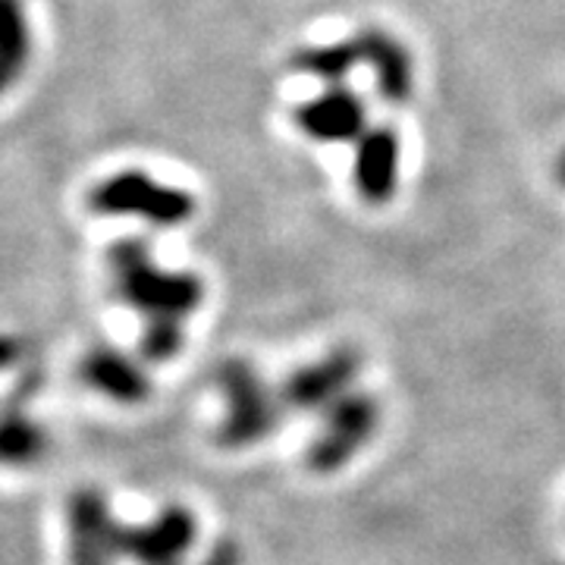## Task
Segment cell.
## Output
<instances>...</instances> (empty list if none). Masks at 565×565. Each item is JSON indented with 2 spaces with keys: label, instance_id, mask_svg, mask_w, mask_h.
<instances>
[{
  "label": "cell",
  "instance_id": "10",
  "mask_svg": "<svg viewBox=\"0 0 565 565\" xmlns=\"http://www.w3.org/2000/svg\"><path fill=\"white\" fill-rule=\"evenodd\" d=\"M362 63L374 73L377 98L386 107H405L415 95V61L403 41L381 25H367L355 35Z\"/></svg>",
  "mask_w": 565,
  "mask_h": 565
},
{
  "label": "cell",
  "instance_id": "14",
  "mask_svg": "<svg viewBox=\"0 0 565 565\" xmlns=\"http://www.w3.org/2000/svg\"><path fill=\"white\" fill-rule=\"evenodd\" d=\"M289 66L296 73H305L311 79L323 82V85H343V79L362 66V54H359V44L352 41H330V44H308V47H299L292 57H289Z\"/></svg>",
  "mask_w": 565,
  "mask_h": 565
},
{
  "label": "cell",
  "instance_id": "8",
  "mask_svg": "<svg viewBox=\"0 0 565 565\" xmlns=\"http://www.w3.org/2000/svg\"><path fill=\"white\" fill-rule=\"evenodd\" d=\"M296 129L321 145L359 141L367 129V104L349 85H327L321 95L292 110Z\"/></svg>",
  "mask_w": 565,
  "mask_h": 565
},
{
  "label": "cell",
  "instance_id": "6",
  "mask_svg": "<svg viewBox=\"0 0 565 565\" xmlns=\"http://www.w3.org/2000/svg\"><path fill=\"white\" fill-rule=\"evenodd\" d=\"M70 522V565H117L120 559V522L114 519L107 497L95 487H82L66 505Z\"/></svg>",
  "mask_w": 565,
  "mask_h": 565
},
{
  "label": "cell",
  "instance_id": "7",
  "mask_svg": "<svg viewBox=\"0 0 565 565\" xmlns=\"http://www.w3.org/2000/svg\"><path fill=\"white\" fill-rule=\"evenodd\" d=\"M359 371H362V355L355 349L345 345L333 349L318 362L292 371V377L280 390L282 405L302 412H327L330 405H337L352 393Z\"/></svg>",
  "mask_w": 565,
  "mask_h": 565
},
{
  "label": "cell",
  "instance_id": "1",
  "mask_svg": "<svg viewBox=\"0 0 565 565\" xmlns=\"http://www.w3.org/2000/svg\"><path fill=\"white\" fill-rule=\"evenodd\" d=\"M107 270L114 296L126 308L139 311L145 323H185V318L204 302L202 277L192 270L161 267L139 236H126L107 245Z\"/></svg>",
  "mask_w": 565,
  "mask_h": 565
},
{
  "label": "cell",
  "instance_id": "9",
  "mask_svg": "<svg viewBox=\"0 0 565 565\" xmlns=\"http://www.w3.org/2000/svg\"><path fill=\"white\" fill-rule=\"evenodd\" d=\"M399 161H403V139L393 126H367L355 141L352 182L364 204L384 207L399 189Z\"/></svg>",
  "mask_w": 565,
  "mask_h": 565
},
{
  "label": "cell",
  "instance_id": "3",
  "mask_svg": "<svg viewBox=\"0 0 565 565\" xmlns=\"http://www.w3.org/2000/svg\"><path fill=\"white\" fill-rule=\"evenodd\" d=\"M217 384L226 399V418H223L217 440L230 449H243L258 444L267 434L277 430L282 418L280 393L264 384L255 364L243 359H230L217 367Z\"/></svg>",
  "mask_w": 565,
  "mask_h": 565
},
{
  "label": "cell",
  "instance_id": "5",
  "mask_svg": "<svg viewBox=\"0 0 565 565\" xmlns=\"http://www.w3.org/2000/svg\"><path fill=\"white\" fill-rule=\"evenodd\" d=\"M199 541V522L185 505H167L145 525H120V559L136 565H182Z\"/></svg>",
  "mask_w": 565,
  "mask_h": 565
},
{
  "label": "cell",
  "instance_id": "18",
  "mask_svg": "<svg viewBox=\"0 0 565 565\" xmlns=\"http://www.w3.org/2000/svg\"><path fill=\"white\" fill-rule=\"evenodd\" d=\"M553 170H556V182L565 189V148L559 151V158H556V167H553Z\"/></svg>",
  "mask_w": 565,
  "mask_h": 565
},
{
  "label": "cell",
  "instance_id": "16",
  "mask_svg": "<svg viewBox=\"0 0 565 565\" xmlns=\"http://www.w3.org/2000/svg\"><path fill=\"white\" fill-rule=\"evenodd\" d=\"M189 565V563H182ZM192 565H243V550L236 546V541H230V537H223L217 544L207 546V553H204L199 563Z\"/></svg>",
  "mask_w": 565,
  "mask_h": 565
},
{
  "label": "cell",
  "instance_id": "4",
  "mask_svg": "<svg viewBox=\"0 0 565 565\" xmlns=\"http://www.w3.org/2000/svg\"><path fill=\"white\" fill-rule=\"evenodd\" d=\"M381 422V405L364 393H349L323 412L321 434L308 446V465L315 471H333L362 449Z\"/></svg>",
  "mask_w": 565,
  "mask_h": 565
},
{
  "label": "cell",
  "instance_id": "15",
  "mask_svg": "<svg viewBox=\"0 0 565 565\" xmlns=\"http://www.w3.org/2000/svg\"><path fill=\"white\" fill-rule=\"evenodd\" d=\"M182 343H185V327L177 321H163V323H145L141 327V340L139 352L145 362H170L180 355Z\"/></svg>",
  "mask_w": 565,
  "mask_h": 565
},
{
  "label": "cell",
  "instance_id": "17",
  "mask_svg": "<svg viewBox=\"0 0 565 565\" xmlns=\"http://www.w3.org/2000/svg\"><path fill=\"white\" fill-rule=\"evenodd\" d=\"M22 359V345L13 337H0V367H10Z\"/></svg>",
  "mask_w": 565,
  "mask_h": 565
},
{
  "label": "cell",
  "instance_id": "11",
  "mask_svg": "<svg viewBox=\"0 0 565 565\" xmlns=\"http://www.w3.org/2000/svg\"><path fill=\"white\" fill-rule=\"evenodd\" d=\"M82 384L120 405H139L151 396V381L141 364L114 345H92L79 362Z\"/></svg>",
  "mask_w": 565,
  "mask_h": 565
},
{
  "label": "cell",
  "instance_id": "12",
  "mask_svg": "<svg viewBox=\"0 0 565 565\" xmlns=\"http://www.w3.org/2000/svg\"><path fill=\"white\" fill-rule=\"evenodd\" d=\"M41 384L39 374H29L20 384V390L0 405V465L10 468H29L39 465L47 456V434L39 422L25 415L29 393Z\"/></svg>",
  "mask_w": 565,
  "mask_h": 565
},
{
  "label": "cell",
  "instance_id": "2",
  "mask_svg": "<svg viewBox=\"0 0 565 565\" xmlns=\"http://www.w3.org/2000/svg\"><path fill=\"white\" fill-rule=\"evenodd\" d=\"M88 211L102 217H136L158 230H177L195 217V199L180 185L148 177L145 170H117L95 182L88 192Z\"/></svg>",
  "mask_w": 565,
  "mask_h": 565
},
{
  "label": "cell",
  "instance_id": "13",
  "mask_svg": "<svg viewBox=\"0 0 565 565\" xmlns=\"http://www.w3.org/2000/svg\"><path fill=\"white\" fill-rule=\"evenodd\" d=\"M35 51V32L25 0H0V98L25 76Z\"/></svg>",
  "mask_w": 565,
  "mask_h": 565
}]
</instances>
